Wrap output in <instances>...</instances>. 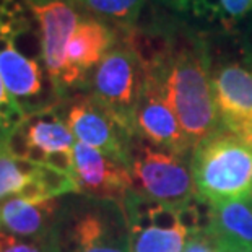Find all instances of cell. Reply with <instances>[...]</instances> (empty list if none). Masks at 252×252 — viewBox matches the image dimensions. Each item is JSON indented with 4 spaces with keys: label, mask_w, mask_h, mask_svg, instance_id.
Wrapping results in <instances>:
<instances>
[{
    "label": "cell",
    "mask_w": 252,
    "mask_h": 252,
    "mask_svg": "<svg viewBox=\"0 0 252 252\" xmlns=\"http://www.w3.org/2000/svg\"><path fill=\"white\" fill-rule=\"evenodd\" d=\"M147 68L157 72L166 99L179 119L192 152L221 130L205 42L184 31L171 37L168 52Z\"/></svg>",
    "instance_id": "cell-1"
},
{
    "label": "cell",
    "mask_w": 252,
    "mask_h": 252,
    "mask_svg": "<svg viewBox=\"0 0 252 252\" xmlns=\"http://www.w3.org/2000/svg\"><path fill=\"white\" fill-rule=\"evenodd\" d=\"M44 243L49 252H132L122 203L85 194L61 200Z\"/></svg>",
    "instance_id": "cell-2"
},
{
    "label": "cell",
    "mask_w": 252,
    "mask_h": 252,
    "mask_svg": "<svg viewBox=\"0 0 252 252\" xmlns=\"http://www.w3.org/2000/svg\"><path fill=\"white\" fill-rule=\"evenodd\" d=\"M190 171L202 200L217 203L246 197L252 186V148L223 127L194 148Z\"/></svg>",
    "instance_id": "cell-3"
},
{
    "label": "cell",
    "mask_w": 252,
    "mask_h": 252,
    "mask_svg": "<svg viewBox=\"0 0 252 252\" xmlns=\"http://www.w3.org/2000/svg\"><path fill=\"white\" fill-rule=\"evenodd\" d=\"M128 173L137 194L181 210L197 197L187 157L133 137L128 147Z\"/></svg>",
    "instance_id": "cell-4"
},
{
    "label": "cell",
    "mask_w": 252,
    "mask_h": 252,
    "mask_svg": "<svg viewBox=\"0 0 252 252\" xmlns=\"http://www.w3.org/2000/svg\"><path fill=\"white\" fill-rule=\"evenodd\" d=\"M147 68L127 44L116 46L94 67L93 98L135 137V112L142 99Z\"/></svg>",
    "instance_id": "cell-5"
},
{
    "label": "cell",
    "mask_w": 252,
    "mask_h": 252,
    "mask_svg": "<svg viewBox=\"0 0 252 252\" xmlns=\"http://www.w3.org/2000/svg\"><path fill=\"white\" fill-rule=\"evenodd\" d=\"M220 122L244 140L252 127V61H229L212 67Z\"/></svg>",
    "instance_id": "cell-6"
},
{
    "label": "cell",
    "mask_w": 252,
    "mask_h": 252,
    "mask_svg": "<svg viewBox=\"0 0 252 252\" xmlns=\"http://www.w3.org/2000/svg\"><path fill=\"white\" fill-rule=\"evenodd\" d=\"M135 135L155 147L171 150L184 157L192 155L178 116L166 99L159 77L152 68H147L145 90L135 112Z\"/></svg>",
    "instance_id": "cell-7"
},
{
    "label": "cell",
    "mask_w": 252,
    "mask_h": 252,
    "mask_svg": "<svg viewBox=\"0 0 252 252\" xmlns=\"http://www.w3.org/2000/svg\"><path fill=\"white\" fill-rule=\"evenodd\" d=\"M65 124L77 142L99 150L122 164H128V147L133 137L93 96L73 101L67 111Z\"/></svg>",
    "instance_id": "cell-8"
},
{
    "label": "cell",
    "mask_w": 252,
    "mask_h": 252,
    "mask_svg": "<svg viewBox=\"0 0 252 252\" xmlns=\"http://www.w3.org/2000/svg\"><path fill=\"white\" fill-rule=\"evenodd\" d=\"M28 7L39 23L41 57L56 88L67 68L65 49L80 25L78 8L83 5L78 0H37Z\"/></svg>",
    "instance_id": "cell-9"
},
{
    "label": "cell",
    "mask_w": 252,
    "mask_h": 252,
    "mask_svg": "<svg viewBox=\"0 0 252 252\" xmlns=\"http://www.w3.org/2000/svg\"><path fill=\"white\" fill-rule=\"evenodd\" d=\"M73 179L82 194L122 203L128 190H133L132 178L126 164L101 153L99 150L77 142L73 147Z\"/></svg>",
    "instance_id": "cell-10"
},
{
    "label": "cell",
    "mask_w": 252,
    "mask_h": 252,
    "mask_svg": "<svg viewBox=\"0 0 252 252\" xmlns=\"http://www.w3.org/2000/svg\"><path fill=\"white\" fill-rule=\"evenodd\" d=\"M116 44V31L104 20L83 17L67 44V68L56 87L57 93L87 82V73L98 65Z\"/></svg>",
    "instance_id": "cell-11"
},
{
    "label": "cell",
    "mask_w": 252,
    "mask_h": 252,
    "mask_svg": "<svg viewBox=\"0 0 252 252\" xmlns=\"http://www.w3.org/2000/svg\"><path fill=\"white\" fill-rule=\"evenodd\" d=\"M207 231L218 241L223 252L252 251V200L239 197L210 203Z\"/></svg>",
    "instance_id": "cell-12"
},
{
    "label": "cell",
    "mask_w": 252,
    "mask_h": 252,
    "mask_svg": "<svg viewBox=\"0 0 252 252\" xmlns=\"http://www.w3.org/2000/svg\"><path fill=\"white\" fill-rule=\"evenodd\" d=\"M59 208H61L59 198H47L34 205L17 195L0 205V221L2 228L8 233L17 236H34L44 243Z\"/></svg>",
    "instance_id": "cell-13"
},
{
    "label": "cell",
    "mask_w": 252,
    "mask_h": 252,
    "mask_svg": "<svg viewBox=\"0 0 252 252\" xmlns=\"http://www.w3.org/2000/svg\"><path fill=\"white\" fill-rule=\"evenodd\" d=\"M0 77L13 99H28L30 103L42 91V73L37 61L21 54L13 47V42L8 49L0 52Z\"/></svg>",
    "instance_id": "cell-14"
},
{
    "label": "cell",
    "mask_w": 252,
    "mask_h": 252,
    "mask_svg": "<svg viewBox=\"0 0 252 252\" xmlns=\"http://www.w3.org/2000/svg\"><path fill=\"white\" fill-rule=\"evenodd\" d=\"M26 135L30 145L42 148L47 153L61 152V150H73L75 140L68 126L52 109L36 112L25 121Z\"/></svg>",
    "instance_id": "cell-15"
},
{
    "label": "cell",
    "mask_w": 252,
    "mask_h": 252,
    "mask_svg": "<svg viewBox=\"0 0 252 252\" xmlns=\"http://www.w3.org/2000/svg\"><path fill=\"white\" fill-rule=\"evenodd\" d=\"M189 234L181 223L173 228L133 226L130 228L132 252H184Z\"/></svg>",
    "instance_id": "cell-16"
},
{
    "label": "cell",
    "mask_w": 252,
    "mask_h": 252,
    "mask_svg": "<svg viewBox=\"0 0 252 252\" xmlns=\"http://www.w3.org/2000/svg\"><path fill=\"white\" fill-rule=\"evenodd\" d=\"M83 7L99 15L101 20H112L122 28H132L140 15L143 0H78Z\"/></svg>",
    "instance_id": "cell-17"
},
{
    "label": "cell",
    "mask_w": 252,
    "mask_h": 252,
    "mask_svg": "<svg viewBox=\"0 0 252 252\" xmlns=\"http://www.w3.org/2000/svg\"><path fill=\"white\" fill-rule=\"evenodd\" d=\"M33 179H36L42 186L47 198H57L68 194H82L77 181L70 174L61 173V171L52 169L46 164H39Z\"/></svg>",
    "instance_id": "cell-18"
},
{
    "label": "cell",
    "mask_w": 252,
    "mask_h": 252,
    "mask_svg": "<svg viewBox=\"0 0 252 252\" xmlns=\"http://www.w3.org/2000/svg\"><path fill=\"white\" fill-rule=\"evenodd\" d=\"M5 133L0 128V200L10 194H18L20 189L26 184L28 178L20 173L15 159L5 150Z\"/></svg>",
    "instance_id": "cell-19"
},
{
    "label": "cell",
    "mask_w": 252,
    "mask_h": 252,
    "mask_svg": "<svg viewBox=\"0 0 252 252\" xmlns=\"http://www.w3.org/2000/svg\"><path fill=\"white\" fill-rule=\"evenodd\" d=\"M5 150L13 159H26L30 152V142L26 135L25 122L5 137Z\"/></svg>",
    "instance_id": "cell-20"
},
{
    "label": "cell",
    "mask_w": 252,
    "mask_h": 252,
    "mask_svg": "<svg viewBox=\"0 0 252 252\" xmlns=\"http://www.w3.org/2000/svg\"><path fill=\"white\" fill-rule=\"evenodd\" d=\"M184 252H223V249L218 241L207 229H203L189 234Z\"/></svg>",
    "instance_id": "cell-21"
},
{
    "label": "cell",
    "mask_w": 252,
    "mask_h": 252,
    "mask_svg": "<svg viewBox=\"0 0 252 252\" xmlns=\"http://www.w3.org/2000/svg\"><path fill=\"white\" fill-rule=\"evenodd\" d=\"M46 166H49L52 169H57L61 173L70 174L72 178L75 176V158H73V150H61V152H52L47 153Z\"/></svg>",
    "instance_id": "cell-22"
},
{
    "label": "cell",
    "mask_w": 252,
    "mask_h": 252,
    "mask_svg": "<svg viewBox=\"0 0 252 252\" xmlns=\"http://www.w3.org/2000/svg\"><path fill=\"white\" fill-rule=\"evenodd\" d=\"M252 12V0H221V17L241 20Z\"/></svg>",
    "instance_id": "cell-23"
},
{
    "label": "cell",
    "mask_w": 252,
    "mask_h": 252,
    "mask_svg": "<svg viewBox=\"0 0 252 252\" xmlns=\"http://www.w3.org/2000/svg\"><path fill=\"white\" fill-rule=\"evenodd\" d=\"M17 195L20 198H23V200H26V202L34 203V205L47 200V195H46L44 189H42V186L36 179H33V178L26 181V184L21 187Z\"/></svg>",
    "instance_id": "cell-24"
},
{
    "label": "cell",
    "mask_w": 252,
    "mask_h": 252,
    "mask_svg": "<svg viewBox=\"0 0 252 252\" xmlns=\"http://www.w3.org/2000/svg\"><path fill=\"white\" fill-rule=\"evenodd\" d=\"M3 252H49V249H47L46 244L41 248V246H37V244L20 243V241H18V243L10 246V248H7Z\"/></svg>",
    "instance_id": "cell-25"
},
{
    "label": "cell",
    "mask_w": 252,
    "mask_h": 252,
    "mask_svg": "<svg viewBox=\"0 0 252 252\" xmlns=\"http://www.w3.org/2000/svg\"><path fill=\"white\" fill-rule=\"evenodd\" d=\"M47 158V152H44L39 147H34V145H30V152H28V161L34 163V164H44Z\"/></svg>",
    "instance_id": "cell-26"
},
{
    "label": "cell",
    "mask_w": 252,
    "mask_h": 252,
    "mask_svg": "<svg viewBox=\"0 0 252 252\" xmlns=\"http://www.w3.org/2000/svg\"><path fill=\"white\" fill-rule=\"evenodd\" d=\"M208 8H210V7H208V5L202 0V2H197L194 5V10H192V13H194L195 17H205L207 12H208Z\"/></svg>",
    "instance_id": "cell-27"
},
{
    "label": "cell",
    "mask_w": 252,
    "mask_h": 252,
    "mask_svg": "<svg viewBox=\"0 0 252 252\" xmlns=\"http://www.w3.org/2000/svg\"><path fill=\"white\" fill-rule=\"evenodd\" d=\"M208 7L213 8V10H217V12L221 13V0H203Z\"/></svg>",
    "instance_id": "cell-28"
},
{
    "label": "cell",
    "mask_w": 252,
    "mask_h": 252,
    "mask_svg": "<svg viewBox=\"0 0 252 252\" xmlns=\"http://www.w3.org/2000/svg\"><path fill=\"white\" fill-rule=\"evenodd\" d=\"M10 98V94L7 93V90H5V85L2 82V77H0V103H3L5 99Z\"/></svg>",
    "instance_id": "cell-29"
},
{
    "label": "cell",
    "mask_w": 252,
    "mask_h": 252,
    "mask_svg": "<svg viewBox=\"0 0 252 252\" xmlns=\"http://www.w3.org/2000/svg\"><path fill=\"white\" fill-rule=\"evenodd\" d=\"M244 142L249 145V147L252 148V127H251V130H249V133L246 135V138H244Z\"/></svg>",
    "instance_id": "cell-30"
},
{
    "label": "cell",
    "mask_w": 252,
    "mask_h": 252,
    "mask_svg": "<svg viewBox=\"0 0 252 252\" xmlns=\"http://www.w3.org/2000/svg\"><path fill=\"white\" fill-rule=\"evenodd\" d=\"M246 197H248V198H251V200H252V186H251V189H249L248 195H246Z\"/></svg>",
    "instance_id": "cell-31"
},
{
    "label": "cell",
    "mask_w": 252,
    "mask_h": 252,
    "mask_svg": "<svg viewBox=\"0 0 252 252\" xmlns=\"http://www.w3.org/2000/svg\"><path fill=\"white\" fill-rule=\"evenodd\" d=\"M228 252H252V251H244V249H238V251H228Z\"/></svg>",
    "instance_id": "cell-32"
},
{
    "label": "cell",
    "mask_w": 252,
    "mask_h": 252,
    "mask_svg": "<svg viewBox=\"0 0 252 252\" xmlns=\"http://www.w3.org/2000/svg\"><path fill=\"white\" fill-rule=\"evenodd\" d=\"M2 15H3V10H2V8H0V17H2Z\"/></svg>",
    "instance_id": "cell-33"
}]
</instances>
